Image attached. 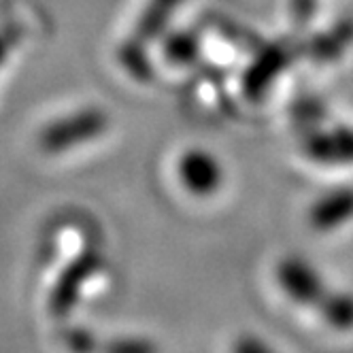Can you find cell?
Listing matches in <instances>:
<instances>
[{
	"label": "cell",
	"mask_w": 353,
	"mask_h": 353,
	"mask_svg": "<svg viewBox=\"0 0 353 353\" xmlns=\"http://www.w3.org/2000/svg\"><path fill=\"white\" fill-rule=\"evenodd\" d=\"M183 5V0H149L143 15L139 17L132 37L119 47V62L139 81H147L151 77V60L149 45L158 41L174 15V11Z\"/></svg>",
	"instance_id": "6da1fadb"
},
{
	"label": "cell",
	"mask_w": 353,
	"mask_h": 353,
	"mask_svg": "<svg viewBox=\"0 0 353 353\" xmlns=\"http://www.w3.org/2000/svg\"><path fill=\"white\" fill-rule=\"evenodd\" d=\"M109 128V117L103 109H81L68 117L56 119L39 137V145L47 154H62L74 145L88 143Z\"/></svg>",
	"instance_id": "7a4b0ae2"
},
{
	"label": "cell",
	"mask_w": 353,
	"mask_h": 353,
	"mask_svg": "<svg viewBox=\"0 0 353 353\" xmlns=\"http://www.w3.org/2000/svg\"><path fill=\"white\" fill-rule=\"evenodd\" d=\"M103 268V256L96 249H88L83 254L74 258L60 274L58 283L49 294V311L56 317H64L77 305V298L83 290V285L92 279L98 270Z\"/></svg>",
	"instance_id": "3957f363"
},
{
	"label": "cell",
	"mask_w": 353,
	"mask_h": 353,
	"mask_svg": "<svg viewBox=\"0 0 353 353\" xmlns=\"http://www.w3.org/2000/svg\"><path fill=\"white\" fill-rule=\"evenodd\" d=\"M276 279H279V285L283 288V292L292 300L300 302V305L319 309V305L327 298L325 283L319 276V272L313 270V266H309L300 258L283 260L279 268H276Z\"/></svg>",
	"instance_id": "277c9868"
},
{
	"label": "cell",
	"mask_w": 353,
	"mask_h": 353,
	"mask_svg": "<svg viewBox=\"0 0 353 353\" xmlns=\"http://www.w3.org/2000/svg\"><path fill=\"white\" fill-rule=\"evenodd\" d=\"M179 176L192 194L209 196L219 190L223 170L211 154H207L203 149H194L183 154L179 162Z\"/></svg>",
	"instance_id": "5b68a950"
},
{
	"label": "cell",
	"mask_w": 353,
	"mask_h": 353,
	"mask_svg": "<svg viewBox=\"0 0 353 353\" xmlns=\"http://www.w3.org/2000/svg\"><path fill=\"white\" fill-rule=\"evenodd\" d=\"M290 62V54L288 49L281 45H274L268 47L264 52L254 60L247 70H245V77H243V90L249 98H260L262 94L268 92V88L274 83L276 74H281L285 70Z\"/></svg>",
	"instance_id": "8992f818"
},
{
	"label": "cell",
	"mask_w": 353,
	"mask_h": 353,
	"mask_svg": "<svg viewBox=\"0 0 353 353\" xmlns=\"http://www.w3.org/2000/svg\"><path fill=\"white\" fill-rule=\"evenodd\" d=\"M353 217V190H334L321 196L309 211V221L317 230L339 228Z\"/></svg>",
	"instance_id": "52a82bcc"
},
{
	"label": "cell",
	"mask_w": 353,
	"mask_h": 353,
	"mask_svg": "<svg viewBox=\"0 0 353 353\" xmlns=\"http://www.w3.org/2000/svg\"><path fill=\"white\" fill-rule=\"evenodd\" d=\"M309 156L323 164L353 162V130H334L330 134H317L307 145Z\"/></svg>",
	"instance_id": "ba28073f"
},
{
	"label": "cell",
	"mask_w": 353,
	"mask_h": 353,
	"mask_svg": "<svg viewBox=\"0 0 353 353\" xmlns=\"http://www.w3.org/2000/svg\"><path fill=\"white\" fill-rule=\"evenodd\" d=\"M164 56L176 66H185L200 56V39L196 37V32L190 30L174 32L164 43Z\"/></svg>",
	"instance_id": "9c48e42d"
},
{
	"label": "cell",
	"mask_w": 353,
	"mask_h": 353,
	"mask_svg": "<svg viewBox=\"0 0 353 353\" xmlns=\"http://www.w3.org/2000/svg\"><path fill=\"white\" fill-rule=\"evenodd\" d=\"M317 311L327 323L339 327V330H351L353 327V296L349 294H327Z\"/></svg>",
	"instance_id": "30bf717a"
},
{
	"label": "cell",
	"mask_w": 353,
	"mask_h": 353,
	"mask_svg": "<svg viewBox=\"0 0 353 353\" xmlns=\"http://www.w3.org/2000/svg\"><path fill=\"white\" fill-rule=\"evenodd\" d=\"M19 34L21 32L17 28H3V30H0V64L7 60L13 45L19 41Z\"/></svg>",
	"instance_id": "8fae6325"
},
{
	"label": "cell",
	"mask_w": 353,
	"mask_h": 353,
	"mask_svg": "<svg viewBox=\"0 0 353 353\" xmlns=\"http://www.w3.org/2000/svg\"><path fill=\"white\" fill-rule=\"evenodd\" d=\"M315 3H317V0H292L294 17L300 19V21H307L315 11Z\"/></svg>",
	"instance_id": "7c38bea8"
}]
</instances>
